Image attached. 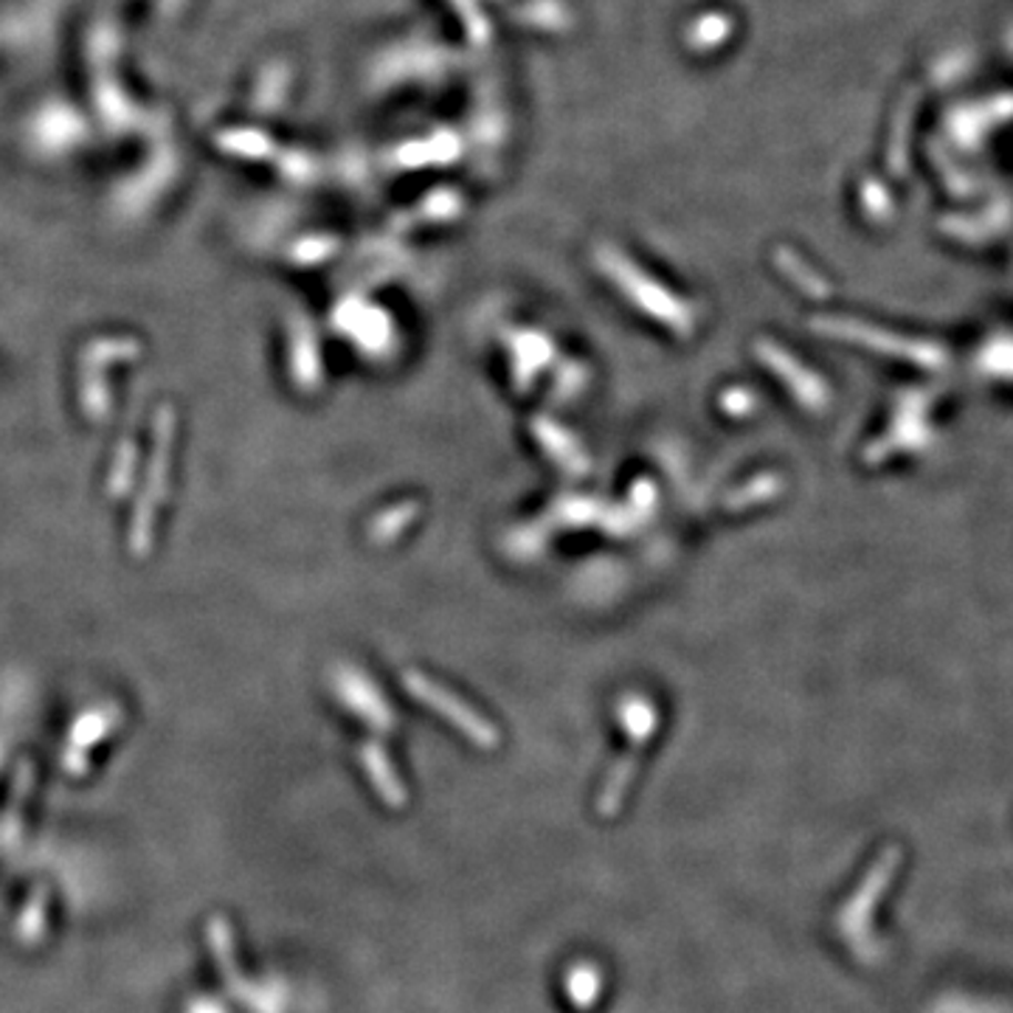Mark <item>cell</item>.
<instances>
[{
    "instance_id": "6da1fadb",
    "label": "cell",
    "mask_w": 1013,
    "mask_h": 1013,
    "mask_svg": "<svg viewBox=\"0 0 1013 1013\" xmlns=\"http://www.w3.org/2000/svg\"><path fill=\"white\" fill-rule=\"evenodd\" d=\"M409 687L428 704V707H433L440 715L451 718L468 738L479 740L482 746H493V740H499V735L493 733L490 724H484V718H479L473 709H468L464 704H459L457 698L448 696L446 690H440L437 684L422 682V678H409Z\"/></svg>"
}]
</instances>
